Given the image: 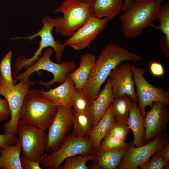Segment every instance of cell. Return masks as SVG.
<instances>
[{
    "label": "cell",
    "instance_id": "d6986e66",
    "mask_svg": "<svg viewBox=\"0 0 169 169\" xmlns=\"http://www.w3.org/2000/svg\"><path fill=\"white\" fill-rule=\"evenodd\" d=\"M124 9V0H95L90 6V12L96 18H107L110 20Z\"/></svg>",
    "mask_w": 169,
    "mask_h": 169
},
{
    "label": "cell",
    "instance_id": "9c48e42d",
    "mask_svg": "<svg viewBox=\"0 0 169 169\" xmlns=\"http://www.w3.org/2000/svg\"><path fill=\"white\" fill-rule=\"evenodd\" d=\"M36 81L25 79L13 86H10L0 76V94L7 100L10 111V120L3 126L4 133L17 135V127L19 117L20 110L24 98L29 88Z\"/></svg>",
    "mask_w": 169,
    "mask_h": 169
},
{
    "label": "cell",
    "instance_id": "484cf974",
    "mask_svg": "<svg viewBox=\"0 0 169 169\" xmlns=\"http://www.w3.org/2000/svg\"><path fill=\"white\" fill-rule=\"evenodd\" d=\"M93 159L92 154L72 156L66 159L64 165L60 166L59 169H88L86 163Z\"/></svg>",
    "mask_w": 169,
    "mask_h": 169
},
{
    "label": "cell",
    "instance_id": "7c38bea8",
    "mask_svg": "<svg viewBox=\"0 0 169 169\" xmlns=\"http://www.w3.org/2000/svg\"><path fill=\"white\" fill-rule=\"evenodd\" d=\"M166 131L145 145L134 147L131 142L127 152L118 169H137L149 161L152 156L169 141Z\"/></svg>",
    "mask_w": 169,
    "mask_h": 169
},
{
    "label": "cell",
    "instance_id": "9a60e30c",
    "mask_svg": "<svg viewBox=\"0 0 169 169\" xmlns=\"http://www.w3.org/2000/svg\"><path fill=\"white\" fill-rule=\"evenodd\" d=\"M108 77L111 79L114 98L127 94L131 96L135 101L138 102L131 65L125 63L116 67L111 71Z\"/></svg>",
    "mask_w": 169,
    "mask_h": 169
},
{
    "label": "cell",
    "instance_id": "52a82bcc",
    "mask_svg": "<svg viewBox=\"0 0 169 169\" xmlns=\"http://www.w3.org/2000/svg\"><path fill=\"white\" fill-rule=\"evenodd\" d=\"M90 6L80 0L64 1L54 11L63 14L55 27V31L64 37L71 36L90 16Z\"/></svg>",
    "mask_w": 169,
    "mask_h": 169
},
{
    "label": "cell",
    "instance_id": "277c9868",
    "mask_svg": "<svg viewBox=\"0 0 169 169\" xmlns=\"http://www.w3.org/2000/svg\"><path fill=\"white\" fill-rule=\"evenodd\" d=\"M61 17L53 19L50 16H45L42 19L43 26L38 32L29 36L16 37L12 39H23L31 41L36 37L39 36L41 38L39 48L33 57L31 58H26L25 55H23L16 58L12 74L13 77L17 76L18 73L22 69L31 66L37 61L42 54L43 49L45 48L50 47L52 48L55 54L56 61L58 62L61 61L65 46L63 44H61L55 41L52 33L53 28L55 27Z\"/></svg>",
    "mask_w": 169,
    "mask_h": 169
},
{
    "label": "cell",
    "instance_id": "ba28073f",
    "mask_svg": "<svg viewBox=\"0 0 169 169\" xmlns=\"http://www.w3.org/2000/svg\"><path fill=\"white\" fill-rule=\"evenodd\" d=\"M95 149L89 137H76L70 133L60 147L45 155L40 163L43 168L59 169L68 158L78 155L92 154Z\"/></svg>",
    "mask_w": 169,
    "mask_h": 169
},
{
    "label": "cell",
    "instance_id": "7402d4cb",
    "mask_svg": "<svg viewBox=\"0 0 169 169\" xmlns=\"http://www.w3.org/2000/svg\"><path fill=\"white\" fill-rule=\"evenodd\" d=\"M112 104L95 126L92 128L89 136L95 149L99 147L102 140L115 121L112 113Z\"/></svg>",
    "mask_w": 169,
    "mask_h": 169
},
{
    "label": "cell",
    "instance_id": "f546056e",
    "mask_svg": "<svg viewBox=\"0 0 169 169\" xmlns=\"http://www.w3.org/2000/svg\"><path fill=\"white\" fill-rule=\"evenodd\" d=\"M157 151L152 156H151L152 158L150 161H148L143 166L140 167L141 169L169 168L168 163L158 154Z\"/></svg>",
    "mask_w": 169,
    "mask_h": 169
},
{
    "label": "cell",
    "instance_id": "1f68e13d",
    "mask_svg": "<svg viewBox=\"0 0 169 169\" xmlns=\"http://www.w3.org/2000/svg\"><path fill=\"white\" fill-rule=\"evenodd\" d=\"M10 115L9 107L7 100L5 99H2L0 96V122L8 120Z\"/></svg>",
    "mask_w": 169,
    "mask_h": 169
},
{
    "label": "cell",
    "instance_id": "ffe728a7",
    "mask_svg": "<svg viewBox=\"0 0 169 169\" xmlns=\"http://www.w3.org/2000/svg\"><path fill=\"white\" fill-rule=\"evenodd\" d=\"M96 60V56L90 53L81 55L79 67L68 76L73 81L74 88L82 89L84 88Z\"/></svg>",
    "mask_w": 169,
    "mask_h": 169
},
{
    "label": "cell",
    "instance_id": "3957f363",
    "mask_svg": "<svg viewBox=\"0 0 169 169\" xmlns=\"http://www.w3.org/2000/svg\"><path fill=\"white\" fill-rule=\"evenodd\" d=\"M58 107L39 89H29L21 108L19 117L23 121L45 131L52 122Z\"/></svg>",
    "mask_w": 169,
    "mask_h": 169
},
{
    "label": "cell",
    "instance_id": "5bb4252c",
    "mask_svg": "<svg viewBox=\"0 0 169 169\" xmlns=\"http://www.w3.org/2000/svg\"><path fill=\"white\" fill-rule=\"evenodd\" d=\"M150 110L146 112L143 117L145 130L144 143H147L166 131L169 121L167 105L156 102Z\"/></svg>",
    "mask_w": 169,
    "mask_h": 169
},
{
    "label": "cell",
    "instance_id": "44dd1931",
    "mask_svg": "<svg viewBox=\"0 0 169 169\" xmlns=\"http://www.w3.org/2000/svg\"><path fill=\"white\" fill-rule=\"evenodd\" d=\"M128 124L133 132V144L136 147L144 145L145 130L144 125L143 117L136 102L133 101L129 113Z\"/></svg>",
    "mask_w": 169,
    "mask_h": 169
},
{
    "label": "cell",
    "instance_id": "e0dca14e",
    "mask_svg": "<svg viewBox=\"0 0 169 169\" xmlns=\"http://www.w3.org/2000/svg\"><path fill=\"white\" fill-rule=\"evenodd\" d=\"M114 99L111 79L109 78L105 86L96 99L90 102L86 113L89 117L92 128L105 114L112 104Z\"/></svg>",
    "mask_w": 169,
    "mask_h": 169
},
{
    "label": "cell",
    "instance_id": "5b68a950",
    "mask_svg": "<svg viewBox=\"0 0 169 169\" xmlns=\"http://www.w3.org/2000/svg\"><path fill=\"white\" fill-rule=\"evenodd\" d=\"M53 53V49L50 47H47L41 57H40L31 66L23 68L26 70L14 77L13 79L20 81L29 79L30 76L33 73L44 70L51 73L54 77L52 79L47 82L39 81L38 83L40 85L49 89L51 85L55 83L59 84L63 83L69 74L76 69V64L73 61H65L60 63L54 62L50 59Z\"/></svg>",
    "mask_w": 169,
    "mask_h": 169
},
{
    "label": "cell",
    "instance_id": "8992f818",
    "mask_svg": "<svg viewBox=\"0 0 169 169\" xmlns=\"http://www.w3.org/2000/svg\"><path fill=\"white\" fill-rule=\"evenodd\" d=\"M16 143L19 146L23 156L40 162L45 154L47 142L45 131L19 119L17 127Z\"/></svg>",
    "mask_w": 169,
    "mask_h": 169
},
{
    "label": "cell",
    "instance_id": "f35d334b",
    "mask_svg": "<svg viewBox=\"0 0 169 169\" xmlns=\"http://www.w3.org/2000/svg\"><path fill=\"white\" fill-rule=\"evenodd\" d=\"M2 149H1V148H0V153L1 152V150Z\"/></svg>",
    "mask_w": 169,
    "mask_h": 169
},
{
    "label": "cell",
    "instance_id": "d6a6232c",
    "mask_svg": "<svg viewBox=\"0 0 169 169\" xmlns=\"http://www.w3.org/2000/svg\"><path fill=\"white\" fill-rule=\"evenodd\" d=\"M21 167L24 169H41L39 162L33 161L27 157L22 156L20 157Z\"/></svg>",
    "mask_w": 169,
    "mask_h": 169
},
{
    "label": "cell",
    "instance_id": "6da1fadb",
    "mask_svg": "<svg viewBox=\"0 0 169 169\" xmlns=\"http://www.w3.org/2000/svg\"><path fill=\"white\" fill-rule=\"evenodd\" d=\"M142 59V56L131 52L123 47L107 44L101 51L82 89L88 101L96 99L102 85L114 68L123 62H137Z\"/></svg>",
    "mask_w": 169,
    "mask_h": 169
},
{
    "label": "cell",
    "instance_id": "83f0119b",
    "mask_svg": "<svg viewBox=\"0 0 169 169\" xmlns=\"http://www.w3.org/2000/svg\"><path fill=\"white\" fill-rule=\"evenodd\" d=\"M12 53L8 52L0 62V76L10 86L14 85L17 80L12 77L11 69V60Z\"/></svg>",
    "mask_w": 169,
    "mask_h": 169
},
{
    "label": "cell",
    "instance_id": "603a6c76",
    "mask_svg": "<svg viewBox=\"0 0 169 169\" xmlns=\"http://www.w3.org/2000/svg\"><path fill=\"white\" fill-rule=\"evenodd\" d=\"M21 149L16 143L2 149L0 153V169H22L20 154Z\"/></svg>",
    "mask_w": 169,
    "mask_h": 169
},
{
    "label": "cell",
    "instance_id": "d4e9b609",
    "mask_svg": "<svg viewBox=\"0 0 169 169\" xmlns=\"http://www.w3.org/2000/svg\"><path fill=\"white\" fill-rule=\"evenodd\" d=\"M73 125L72 135L77 137H89L92 128L86 113H78L74 110Z\"/></svg>",
    "mask_w": 169,
    "mask_h": 169
},
{
    "label": "cell",
    "instance_id": "8fae6325",
    "mask_svg": "<svg viewBox=\"0 0 169 169\" xmlns=\"http://www.w3.org/2000/svg\"><path fill=\"white\" fill-rule=\"evenodd\" d=\"M72 107L59 106L48 128L45 152L54 151L62 145L73 127Z\"/></svg>",
    "mask_w": 169,
    "mask_h": 169
},
{
    "label": "cell",
    "instance_id": "cb8c5ba5",
    "mask_svg": "<svg viewBox=\"0 0 169 169\" xmlns=\"http://www.w3.org/2000/svg\"><path fill=\"white\" fill-rule=\"evenodd\" d=\"M133 101L132 97L127 94L114 99L112 104V113L115 121L128 124L129 112Z\"/></svg>",
    "mask_w": 169,
    "mask_h": 169
},
{
    "label": "cell",
    "instance_id": "74e56055",
    "mask_svg": "<svg viewBox=\"0 0 169 169\" xmlns=\"http://www.w3.org/2000/svg\"><path fill=\"white\" fill-rule=\"evenodd\" d=\"M81 1L88 4L90 6L92 5L95 0H80Z\"/></svg>",
    "mask_w": 169,
    "mask_h": 169
},
{
    "label": "cell",
    "instance_id": "f1b7e54d",
    "mask_svg": "<svg viewBox=\"0 0 169 169\" xmlns=\"http://www.w3.org/2000/svg\"><path fill=\"white\" fill-rule=\"evenodd\" d=\"M73 107L78 113H86L90 102L84 94L82 89L74 88L72 92Z\"/></svg>",
    "mask_w": 169,
    "mask_h": 169
},
{
    "label": "cell",
    "instance_id": "4dcf8cb0",
    "mask_svg": "<svg viewBox=\"0 0 169 169\" xmlns=\"http://www.w3.org/2000/svg\"><path fill=\"white\" fill-rule=\"evenodd\" d=\"M17 136L12 133H4L0 134V148L3 149L16 143Z\"/></svg>",
    "mask_w": 169,
    "mask_h": 169
},
{
    "label": "cell",
    "instance_id": "30bf717a",
    "mask_svg": "<svg viewBox=\"0 0 169 169\" xmlns=\"http://www.w3.org/2000/svg\"><path fill=\"white\" fill-rule=\"evenodd\" d=\"M131 73L137 89L138 106L144 117L147 106L151 107L154 102L169 105V93L161 86L155 87L149 83L144 77L146 71L142 68L131 65Z\"/></svg>",
    "mask_w": 169,
    "mask_h": 169
},
{
    "label": "cell",
    "instance_id": "8d00e7d4",
    "mask_svg": "<svg viewBox=\"0 0 169 169\" xmlns=\"http://www.w3.org/2000/svg\"><path fill=\"white\" fill-rule=\"evenodd\" d=\"M136 0H124V2L125 9L131 3Z\"/></svg>",
    "mask_w": 169,
    "mask_h": 169
},
{
    "label": "cell",
    "instance_id": "d590c367",
    "mask_svg": "<svg viewBox=\"0 0 169 169\" xmlns=\"http://www.w3.org/2000/svg\"><path fill=\"white\" fill-rule=\"evenodd\" d=\"M158 154L167 163L169 162V141L165 144L157 151Z\"/></svg>",
    "mask_w": 169,
    "mask_h": 169
},
{
    "label": "cell",
    "instance_id": "4fadbf2b",
    "mask_svg": "<svg viewBox=\"0 0 169 169\" xmlns=\"http://www.w3.org/2000/svg\"><path fill=\"white\" fill-rule=\"evenodd\" d=\"M110 21L107 18H99L90 15L84 24L63 44L64 46L80 51L89 47L90 43L106 27Z\"/></svg>",
    "mask_w": 169,
    "mask_h": 169
},
{
    "label": "cell",
    "instance_id": "e575fe53",
    "mask_svg": "<svg viewBox=\"0 0 169 169\" xmlns=\"http://www.w3.org/2000/svg\"><path fill=\"white\" fill-rule=\"evenodd\" d=\"M159 44L163 54L167 57H169V40L163 35L160 38Z\"/></svg>",
    "mask_w": 169,
    "mask_h": 169
},
{
    "label": "cell",
    "instance_id": "2e32d148",
    "mask_svg": "<svg viewBox=\"0 0 169 169\" xmlns=\"http://www.w3.org/2000/svg\"><path fill=\"white\" fill-rule=\"evenodd\" d=\"M131 142L116 150H105L99 148L92 153L93 162L88 169H116L126 154Z\"/></svg>",
    "mask_w": 169,
    "mask_h": 169
},
{
    "label": "cell",
    "instance_id": "836d02e7",
    "mask_svg": "<svg viewBox=\"0 0 169 169\" xmlns=\"http://www.w3.org/2000/svg\"><path fill=\"white\" fill-rule=\"evenodd\" d=\"M150 69L151 73L154 76H161L164 74V69L163 66L158 62H153L151 63Z\"/></svg>",
    "mask_w": 169,
    "mask_h": 169
},
{
    "label": "cell",
    "instance_id": "ac0fdd59",
    "mask_svg": "<svg viewBox=\"0 0 169 169\" xmlns=\"http://www.w3.org/2000/svg\"><path fill=\"white\" fill-rule=\"evenodd\" d=\"M74 87L73 81L68 76L65 81L54 88L47 91L43 89L41 92L58 106L72 107L73 101L72 92Z\"/></svg>",
    "mask_w": 169,
    "mask_h": 169
},
{
    "label": "cell",
    "instance_id": "7a4b0ae2",
    "mask_svg": "<svg viewBox=\"0 0 169 169\" xmlns=\"http://www.w3.org/2000/svg\"><path fill=\"white\" fill-rule=\"evenodd\" d=\"M163 0H136L125 9L120 19L122 32L128 38H135L143 30L154 25L158 10Z\"/></svg>",
    "mask_w": 169,
    "mask_h": 169
},
{
    "label": "cell",
    "instance_id": "4316f807",
    "mask_svg": "<svg viewBox=\"0 0 169 169\" xmlns=\"http://www.w3.org/2000/svg\"><path fill=\"white\" fill-rule=\"evenodd\" d=\"M155 20L159 23L158 26L167 38L169 40V2L161 5L157 13Z\"/></svg>",
    "mask_w": 169,
    "mask_h": 169
}]
</instances>
